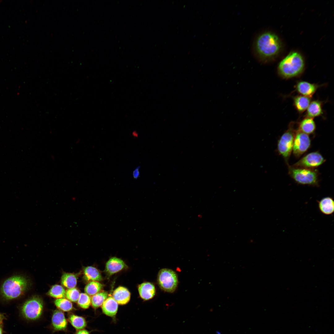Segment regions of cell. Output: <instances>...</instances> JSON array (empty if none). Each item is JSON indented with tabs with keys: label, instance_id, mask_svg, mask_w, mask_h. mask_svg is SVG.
<instances>
[{
	"label": "cell",
	"instance_id": "obj_2",
	"mask_svg": "<svg viewBox=\"0 0 334 334\" xmlns=\"http://www.w3.org/2000/svg\"><path fill=\"white\" fill-rule=\"evenodd\" d=\"M304 66V62L301 55L297 52H292L280 62L278 66V72L283 79H290L301 75Z\"/></svg>",
	"mask_w": 334,
	"mask_h": 334
},
{
	"label": "cell",
	"instance_id": "obj_24",
	"mask_svg": "<svg viewBox=\"0 0 334 334\" xmlns=\"http://www.w3.org/2000/svg\"><path fill=\"white\" fill-rule=\"evenodd\" d=\"M103 284L97 281H90L85 286V293L90 296H93L100 292L103 288Z\"/></svg>",
	"mask_w": 334,
	"mask_h": 334
},
{
	"label": "cell",
	"instance_id": "obj_26",
	"mask_svg": "<svg viewBox=\"0 0 334 334\" xmlns=\"http://www.w3.org/2000/svg\"><path fill=\"white\" fill-rule=\"evenodd\" d=\"M54 302L58 309L63 311H70L73 309L72 303L68 299L64 298L57 299Z\"/></svg>",
	"mask_w": 334,
	"mask_h": 334
},
{
	"label": "cell",
	"instance_id": "obj_23",
	"mask_svg": "<svg viewBox=\"0 0 334 334\" xmlns=\"http://www.w3.org/2000/svg\"><path fill=\"white\" fill-rule=\"evenodd\" d=\"M108 293L107 292H99L92 296L91 298V303L93 307L97 308L102 305L107 298Z\"/></svg>",
	"mask_w": 334,
	"mask_h": 334
},
{
	"label": "cell",
	"instance_id": "obj_11",
	"mask_svg": "<svg viewBox=\"0 0 334 334\" xmlns=\"http://www.w3.org/2000/svg\"><path fill=\"white\" fill-rule=\"evenodd\" d=\"M127 267L121 259L116 257L111 258L106 262L105 271L109 276L112 275Z\"/></svg>",
	"mask_w": 334,
	"mask_h": 334
},
{
	"label": "cell",
	"instance_id": "obj_6",
	"mask_svg": "<svg viewBox=\"0 0 334 334\" xmlns=\"http://www.w3.org/2000/svg\"><path fill=\"white\" fill-rule=\"evenodd\" d=\"M43 309L42 300L39 297H34L27 300L21 308L22 316L27 320H35L41 316Z\"/></svg>",
	"mask_w": 334,
	"mask_h": 334
},
{
	"label": "cell",
	"instance_id": "obj_22",
	"mask_svg": "<svg viewBox=\"0 0 334 334\" xmlns=\"http://www.w3.org/2000/svg\"><path fill=\"white\" fill-rule=\"evenodd\" d=\"M69 320L72 326L78 330L83 329L87 325L85 319L82 316L71 314L69 316Z\"/></svg>",
	"mask_w": 334,
	"mask_h": 334
},
{
	"label": "cell",
	"instance_id": "obj_20",
	"mask_svg": "<svg viewBox=\"0 0 334 334\" xmlns=\"http://www.w3.org/2000/svg\"><path fill=\"white\" fill-rule=\"evenodd\" d=\"M84 278L88 281H100L102 280L101 274L95 267L87 266L84 269Z\"/></svg>",
	"mask_w": 334,
	"mask_h": 334
},
{
	"label": "cell",
	"instance_id": "obj_30",
	"mask_svg": "<svg viewBox=\"0 0 334 334\" xmlns=\"http://www.w3.org/2000/svg\"><path fill=\"white\" fill-rule=\"evenodd\" d=\"M75 334H89V333L87 330L83 329L78 330Z\"/></svg>",
	"mask_w": 334,
	"mask_h": 334
},
{
	"label": "cell",
	"instance_id": "obj_18",
	"mask_svg": "<svg viewBox=\"0 0 334 334\" xmlns=\"http://www.w3.org/2000/svg\"><path fill=\"white\" fill-rule=\"evenodd\" d=\"M323 103L318 100H315L310 102L306 109V117L314 118L319 117L323 113Z\"/></svg>",
	"mask_w": 334,
	"mask_h": 334
},
{
	"label": "cell",
	"instance_id": "obj_32",
	"mask_svg": "<svg viewBox=\"0 0 334 334\" xmlns=\"http://www.w3.org/2000/svg\"><path fill=\"white\" fill-rule=\"evenodd\" d=\"M132 135L135 137H137L138 136V133L136 131H134L132 133Z\"/></svg>",
	"mask_w": 334,
	"mask_h": 334
},
{
	"label": "cell",
	"instance_id": "obj_25",
	"mask_svg": "<svg viewBox=\"0 0 334 334\" xmlns=\"http://www.w3.org/2000/svg\"><path fill=\"white\" fill-rule=\"evenodd\" d=\"M66 291L61 285H55L53 286L47 293L50 296L57 299L64 298Z\"/></svg>",
	"mask_w": 334,
	"mask_h": 334
},
{
	"label": "cell",
	"instance_id": "obj_33",
	"mask_svg": "<svg viewBox=\"0 0 334 334\" xmlns=\"http://www.w3.org/2000/svg\"><path fill=\"white\" fill-rule=\"evenodd\" d=\"M3 331L2 328L0 326V334H3Z\"/></svg>",
	"mask_w": 334,
	"mask_h": 334
},
{
	"label": "cell",
	"instance_id": "obj_1",
	"mask_svg": "<svg viewBox=\"0 0 334 334\" xmlns=\"http://www.w3.org/2000/svg\"><path fill=\"white\" fill-rule=\"evenodd\" d=\"M281 47L278 36L269 32H262L255 38L253 51L255 58L260 62L265 63L274 58Z\"/></svg>",
	"mask_w": 334,
	"mask_h": 334
},
{
	"label": "cell",
	"instance_id": "obj_7",
	"mask_svg": "<svg viewBox=\"0 0 334 334\" xmlns=\"http://www.w3.org/2000/svg\"><path fill=\"white\" fill-rule=\"evenodd\" d=\"M157 282L162 290L165 292L172 293L175 291L178 286V276L172 269L162 268L158 272Z\"/></svg>",
	"mask_w": 334,
	"mask_h": 334
},
{
	"label": "cell",
	"instance_id": "obj_29",
	"mask_svg": "<svg viewBox=\"0 0 334 334\" xmlns=\"http://www.w3.org/2000/svg\"><path fill=\"white\" fill-rule=\"evenodd\" d=\"M140 166H139L136 168L133 171L132 175L134 179H137L140 175L139 169Z\"/></svg>",
	"mask_w": 334,
	"mask_h": 334
},
{
	"label": "cell",
	"instance_id": "obj_12",
	"mask_svg": "<svg viewBox=\"0 0 334 334\" xmlns=\"http://www.w3.org/2000/svg\"><path fill=\"white\" fill-rule=\"evenodd\" d=\"M52 325L55 331H62L67 327V322L63 312L60 310H55L53 312L51 320Z\"/></svg>",
	"mask_w": 334,
	"mask_h": 334
},
{
	"label": "cell",
	"instance_id": "obj_10",
	"mask_svg": "<svg viewBox=\"0 0 334 334\" xmlns=\"http://www.w3.org/2000/svg\"><path fill=\"white\" fill-rule=\"evenodd\" d=\"M320 86L316 84L299 81L297 82L295 88V91L300 95L311 98Z\"/></svg>",
	"mask_w": 334,
	"mask_h": 334
},
{
	"label": "cell",
	"instance_id": "obj_15",
	"mask_svg": "<svg viewBox=\"0 0 334 334\" xmlns=\"http://www.w3.org/2000/svg\"><path fill=\"white\" fill-rule=\"evenodd\" d=\"M113 297L118 304L124 305L130 301L131 293L127 288L119 286L114 291Z\"/></svg>",
	"mask_w": 334,
	"mask_h": 334
},
{
	"label": "cell",
	"instance_id": "obj_14",
	"mask_svg": "<svg viewBox=\"0 0 334 334\" xmlns=\"http://www.w3.org/2000/svg\"><path fill=\"white\" fill-rule=\"evenodd\" d=\"M138 291L141 298L145 300L152 299L156 293L155 285L149 282H145L139 285L138 286Z\"/></svg>",
	"mask_w": 334,
	"mask_h": 334
},
{
	"label": "cell",
	"instance_id": "obj_9",
	"mask_svg": "<svg viewBox=\"0 0 334 334\" xmlns=\"http://www.w3.org/2000/svg\"><path fill=\"white\" fill-rule=\"evenodd\" d=\"M326 159L319 151L310 152L305 155L292 166L295 167L315 169L322 165Z\"/></svg>",
	"mask_w": 334,
	"mask_h": 334
},
{
	"label": "cell",
	"instance_id": "obj_17",
	"mask_svg": "<svg viewBox=\"0 0 334 334\" xmlns=\"http://www.w3.org/2000/svg\"><path fill=\"white\" fill-rule=\"evenodd\" d=\"M118 307V303L111 296L107 298L102 305V309L103 313L110 317H113L116 315Z\"/></svg>",
	"mask_w": 334,
	"mask_h": 334
},
{
	"label": "cell",
	"instance_id": "obj_3",
	"mask_svg": "<svg viewBox=\"0 0 334 334\" xmlns=\"http://www.w3.org/2000/svg\"><path fill=\"white\" fill-rule=\"evenodd\" d=\"M28 281L24 277L15 275L5 280L0 289L2 297L7 300H11L20 297L27 289Z\"/></svg>",
	"mask_w": 334,
	"mask_h": 334
},
{
	"label": "cell",
	"instance_id": "obj_16",
	"mask_svg": "<svg viewBox=\"0 0 334 334\" xmlns=\"http://www.w3.org/2000/svg\"><path fill=\"white\" fill-rule=\"evenodd\" d=\"M298 129L308 135L314 133L316 125L313 118L305 117L298 123Z\"/></svg>",
	"mask_w": 334,
	"mask_h": 334
},
{
	"label": "cell",
	"instance_id": "obj_19",
	"mask_svg": "<svg viewBox=\"0 0 334 334\" xmlns=\"http://www.w3.org/2000/svg\"><path fill=\"white\" fill-rule=\"evenodd\" d=\"M311 98L298 95L293 98V104L295 109L300 113L305 111L310 102Z\"/></svg>",
	"mask_w": 334,
	"mask_h": 334
},
{
	"label": "cell",
	"instance_id": "obj_31",
	"mask_svg": "<svg viewBox=\"0 0 334 334\" xmlns=\"http://www.w3.org/2000/svg\"><path fill=\"white\" fill-rule=\"evenodd\" d=\"M5 319L4 315L0 313V325L2 323L3 320Z\"/></svg>",
	"mask_w": 334,
	"mask_h": 334
},
{
	"label": "cell",
	"instance_id": "obj_8",
	"mask_svg": "<svg viewBox=\"0 0 334 334\" xmlns=\"http://www.w3.org/2000/svg\"><path fill=\"white\" fill-rule=\"evenodd\" d=\"M311 144L309 135L297 129L292 151L294 156L297 158L301 157L308 150Z\"/></svg>",
	"mask_w": 334,
	"mask_h": 334
},
{
	"label": "cell",
	"instance_id": "obj_27",
	"mask_svg": "<svg viewBox=\"0 0 334 334\" xmlns=\"http://www.w3.org/2000/svg\"><path fill=\"white\" fill-rule=\"evenodd\" d=\"M77 303L80 307L86 309L90 306L91 303V298L86 293H80Z\"/></svg>",
	"mask_w": 334,
	"mask_h": 334
},
{
	"label": "cell",
	"instance_id": "obj_21",
	"mask_svg": "<svg viewBox=\"0 0 334 334\" xmlns=\"http://www.w3.org/2000/svg\"><path fill=\"white\" fill-rule=\"evenodd\" d=\"M61 282L62 285L69 289L75 288L77 283V279L73 274L64 273L62 276Z\"/></svg>",
	"mask_w": 334,
	"mask_h": 334
},
{
	"label": "cell",
	"instance_id": "obj_13",
	"mask_svg": "<svg viewBox=\"0 0 334 334\" xmlns=\"http://www.w3.org/2000/svg\"><path fill=\"white\" fill-rule=\"evenodd\" d=\"M318 208L322 214L326 215H332L334 212V200L332 197L327 196L317 201Z\"/></svg>",
	"mask_w": 334,
	"mask_h": 334
},
{
	"label": "cell",
	"instance_id": "obj_4",
	"mask_svg": "<svg viewBox=\"0 0 334 334\" xmlns=\"http://www.w3.org/2000/svg\"><path fill=\"white\" fill-rule=\"evenodd\" d=\"M288 167V174L297 184L319 186V173L317 169L295 167L289 165Z\"/></svg>",
	"mask_w": 334,
	"mask_h": 334
},
{
	"label": "cell",
	"instance_id": "obj_28",
	"mask_svg": "<svg viewBox=\"0 0 334 334\" xmlns=\"http://www.w3.org/2000/svg\"><path fill=\"white\" fill-rule=\"evenodd\" d=\"M79 290L75 288L68 289L66 291V297L71 302H77L80 295Z\"/></svg>",
	"mask_w": 334,
	"mask_h": 334
},
{
	"label": "cell",
	"instance_id": "obj_5",
	"mask_svg": "<svg viewBox=\"0 0 334 334\" xmlns=\"http://www.w3.org/2000/svg\"><path fill=\"white\" fill-rule=\"evenodd\" d=\"M296 123L291 122L288 129L281 136L277 143V151L279 155L284 159L287 166L292 151L293 145L297 129Z\"/></svg>",
	"mask_w": 334,
	"mask_h": 334
}]
</instances>
